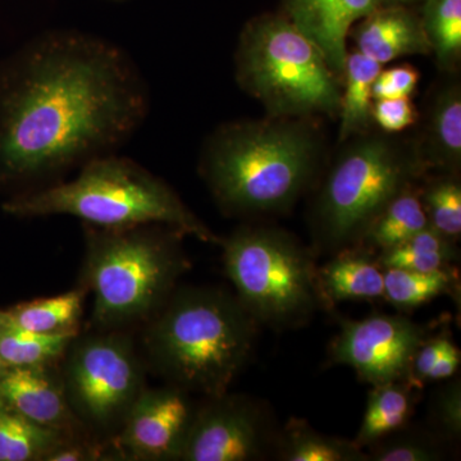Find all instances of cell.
I'll return each instance as SVG.
<instances>
[{"label":"cell","mask_w":461,"mask_h":461,"mask_svg":"<svg viewBox=\"0 0 461 461\" xmlns=\"http://www.w3.org/2000/svg\"><path fill=\"white\" fill-rule=\"evenodd\" d=\"M149 107L144 76L114 42L77 30L35 36L0 59V187L30 193L114 153Z\"/></svg>","instance_id":"cell-1"},{"label":"cell","mask_w":461,"mask_h":461,"mask_svg":"<svg viewBox=\"0 0 461 461\" xmlns=\"http://www.w3.org/2000/svg\"><path fill=\"white\" fill-rule=\"evenodd\" d=\"M323 157L318 118L267 115L217 127L199 169L223 213L258 217L290 211L320 180Z\"/></svg>","instance_id":"cell-2"},{"label":"cell","mask_w":461,"mask_h":461,"mask_svg":"<svg viewBox=\"0 0 461 461\" xmlns=\"http://www.w3.org/2000/svg\"><path fill=\"white\" fill-rule=\"evenodd\" d=\"M148 321L144 346L156 371L205 397L229 393L251 359L260 326L238 297L209 287L175 291Z\"/></svg>","instance_id":"cell-3"},{"label":"cell","mask_w":461,"mask_h":461,"mask_svg":"<svg viewBox=\"0 0 461 461\" xmlns=\"http://www.w3.org/2000/svg\"><path fill=\"white\" fill-rule=\"evenodd\" d=\"M3 209L20 218L71 215L105 229L163 224L208 244L222 242L167 182L114 153L85 163L72 181L12 196Z\"/></svg>","instance_id":"cell-4"},{"label":"cell","mask_w":461,"mask_h":461,"mask_svg":"<svg viewBox=\"0 0 461 461\" xmlns=\"http://www.w3.org/2000/svg\"><path fill=\"white\" fill-rule=\"evenodd\" d=\"M342 144L315 184L311 230L320 253L359 247L388 203L429 172L415 139L405 140L372 129Z\"/></svg>","instance_id":"cell-5"},{"label":"cell","mask_w":461,"mask_h":461,"mask_svg":"<svg viewBox=\"0 0 461 461\" xmlns=\"http://www.w3.org/2000/svg\"><path fill=\"white\" fill-rule=\"evenodd\" d=\"M84 287L94 295L93 323L118 330L149 321L189 269L184 233L163 224L105 229L85 224Z\"/></svg>","instance_id":"cell-6"},{"label":"cell","mask_w":461,"mask_h":461,"mask_svg":"<svg viewBox=\"0 0 461 461\" xmlns=\"http://www.w3.org/2000/svg\"><path fill=\"white\" fill-rule=\"evenodd\" d=\"M236 80L273 117H338L342 80L320 48L284 14L249 21L240 35Z\"/></svg>","instance_id":"cell-7"},{"label":"cell","mask_w":461,"mask_h":461,"mask_svg":"<svg viewBox=\"0 0 461 461\" xmlns=\"http://www.w3.org/2000/svg\"><path fill=\"white\" fill-rule=\"evenodd\" d=\"M221 247L236 297L260 326L296 329L323 308L314 251L286 230L242 226Z\"/></svg>","instance_id":"cell-8"},{"label":"cell","mask_w":461,"mask_h":461,"mask_svg":"<svg viewBox=\"0 0 461 461\" xmlns=\"http://www.w3.org/2000/svg\"><path fill=\"white\" fill-rule=\"evenodd\" d=\"M63 373L67 400L83 426L121 429L144 391V372L131 339L118 330L76 339Z\"/></svg>","instance_id":"cell-9"},{"label":"cell","mask_w":461,"mask_h":461,"mask_svg":"<svg viewBox=\"0 0 461 461\" xmlns=\"http://www.w3.org/2000/svg\"><path fill=\"white\" fill-rule=\"evenodd\" d=\"M280 429L260 400L230 393L206 397L198 406L181 460L273 459Z\"/></svg>","instance_id":"cell-10"},{"label":"cell","mask_w":461,"mask_h":461,"mask_svg":"<svg viewBox=\"0 0 461 461\" xmlns=\"http://www.w3.org/2000/svg\"><path fill=\"white\" fill-rule=\"evenodd\" d=\"M330 342V363L353 368L372 386L402 381L427 330L402 315L373 314L366 320L339 321Z\"/></svg>","instance_id":"cell-11"},{"label":"cell","mask_w":461,"mask_h":461,"mask_svg":"<svg viewBox=\"0 0 461 461\" xmlns=\"http://www.w3.org/2000/svg\"><path fill=\"white\" fill-rule=\"evenodd\" d=\"M177 386L140 393L124 418L114 447L132 460H181L198 406Z\"/></svg>","instance_id":"cell-12"},{"label":"cell","mask_w":461,"mask_h":461,"mask_svg":"<svg viewBox=\"0 0 461 461\" xmlns=\"http://www.w3.org/2000/svg\"><path fill=\"white\" fill-rule=\"evenodd\" d=\"M284 16L320 48L332 71L344 75L348 33L379 0H282Z\"/></svg>","instance_id":"cell-13"},{"label":"cell","mask_w":461,"mask_h":461,"mask_svg":"<svg viewBox=\"0 0 461 461\" xmlns=\"http://www.w3.org/2000/svg\"><path fill=\"white\" fill-rule=\"evenodd\" d=\"M50 366H8L0 375V400L26 418L71 436L78 426L63 382Z\"/></svg>","instance_id":"cell-14"},{"label":"cell","mask_w":461,"mask_h":461,"mask_svg":"<svg viewBox=\"0 0 461 461\" xmlns=\"http://www.w3.org/2000/svg\"><path fill=\"white\" fill-rule=\"evenodd\" d=\"M348 38L357 50L379 65L408 56H429L420 14L405 5H382L355 23Z\"/></svg>","instance_id":"cell-15"},{"label":"cell","mask_w":461,"mask_h":461,"mask_svg":"<svg viewBox=\"0 0 461 461\" xmlns=\"http://www.w3.org/2000/svg\"><path fill=\"white\" fill-rule=\"evenodd\" d=\"M429 169L459 175L461 168V86L447 81L430 98L423 131L415 139Z\"/></svg>","instance_id":"cell-16"},{"label":"cell","mask_w":461,"mask_h":461,"mask_svg":"<svg viewBox=\"0 0 461 461\" xmlns=\"http://www.w3.org/2000/svg\"><path fill=\"white\" fill-rule=\"evenodd\" d=\"M318 287L324 306L345 300L384 297V269L372 251L362 247L345 249L317 269Z\"/></svg>","instance_id":"cell-17"},{"label":"cell","mask_w":461,"mask_h":461,"mask_svg":"<svg viewBox=\"0 0 461 461\" xmlns=\"http://www.w3.org/2000/svg\"><path fill=\"white\" fill-rule=\"evenodd\" d=\"M381 69L382 65L357 50L348 54L339 100V144L371 131L375 126L372 87Z\"/></svg>","instance_id":"cell-18"},{"label":"cell","mask_w":461,"mask_h":461,"mask_svg":"<svg viewBox=\"0 0 461 461\" xmlns=\"http://www.w3.org/2000/svg\"><path fill=\"white\" fill-rule=\"evenodd\" d=\"M420 390L405 379L373 386L355 444L366 448L409 424L420 399Z\"/></svg>","instance_id":"cell-19"},{"label":"cell","mask_w":461,"mask_h":461,"mask_svg":"<svg viewBox=\"0 0 461 461\" xmlns=\"http://www.w3.org/2000/svg\"><path fill=\"white\" fill-rule=\"evenodd\" d=\"M273 459L282 461H369L354 441L318 432L305 420L291 418L278 433Z\"/></svg>","instance_id":"cell-20"},{"label":"cell","mask_w":461,"mask_h":461,"mask_svg":"<svg viewBox=\"0 0 461 461\" xmlns=\"http://www.w3.org/2000/svg\"><path fill=\"white\" fill-rule=\"evenodd\" d=\"M86 288L78 287L58 296L32 300L3 312L5 323L38 333L77 332L84 313Z\"/></svg>","instance_id":"cell-21"},{"label":"cell","mask_w":461,"mask_h":461,"mask_svg":"<svg viewBox=\"0 0 461 461\" xmlns=\"http://www.w3.org/2000/svg\"><path fill=\"white\" fill-rule=\"evenodd\" d=\"M429 227L418 194V185L395 196L366 230L359 247L369 251H386L402 244Z\"/></svg>","instance_id":"cell-22"},{"label":"cell","mask_w":461,"mask_h":461,"mask_svg":"<svg viewBox=\"0 0 461 461\" xmlns=\"http://www.w3.org/2000/svg\"><path fill=\"white\" fill-rule=\"evenodd\" d=\"M68 438L71 436L35 423L0 400V461L44 460Z\"/></svg>","instance_id":"cell-23"},{"label":"cell","mask_w":461,"mask_h":461,"mask_svg":"<svg viewBox=\"0 0 461 461\" xmlns=\"http://www.w3.org/2000/svg\"><path fill=\"white\" fill-rule=\"evenodd\" d=\"M375 260L382 268H402L415 272H438L453 269L459 260L456 241L445 238L432 227H427L411 239L386 251Z\"/></svg>","instance_id":"cell-24"},{"label":"cell","mask_w":461,"mask_h":461,"mask_svg":"<svg viewBox=\"0 0 461 461\" xmlns=\"http://www.w3.org/2000/svg\"><path fill=\"white\" fill-rule=\"evenodd\" d=\"M77 332L38 333L5 323L0 327V359L12 368L50 366L66 354Z\"/></svg>","instance_id":"cell-25"},{"label":"cell","mask_w":461,"mask_h":461,"mask_svg":"<svg viewBox=\"0 0 461 461\" xmlns=\"http://www.w3.org/2000/svg\"><path fill=\"white\" fill-rule=\"evenodd\" d=\"M421 25L430 54L442 71L455 74L461 62V0H423Z\"/></svg>","instance_id":"cell-26"},{"label":"cell","mask_w":461,"mask_h":461,"mask_svg":"<svg viewBox=\"0 0 461 461\" xmlns=\"http://www.w3.org/2000/svg\"><path fill=\"white\" fill-rule=\"evenodd\" d=\"M384 269V297L399 311H411L445 294L455 293L459 281L456 269L415 272L402 268Z\"/></svg>","instance_id":"cell-27"},{"label":"cell","mask_w":461,"mask_h":461,"mask_svg":"<svg viewBox=\"0 0 461 461\" xmlns=\"http://www.w3.org/2000/svg\"><path fill=\"white\" fill-rule=\"evenodd\" d=\"M450 446L429 426L412 429L406 424L368 446L366 454L375 461H439L447 459Z\"/></svg>","instance_id":"cell-28"},{"label":"cell","mask_w":461,"mask_h":461,"mask_svg":"<svg viewBox=\"0 0 461 461\" xmlns=\"http://www.w3.org/2000/svg\"><path fill=\"white\" fill-rule=\"evenodd\" d=\"M429 227L457 241L461 235V184L459 175L439 173L418 186Z\"/></svg>","instance_id":"cell-29"},{"label":"cell","mask_w":461,"mask_h":461,"mask_svg":"<svg viewBox=\"0 0 461 461\" xmlns=\"http://www.w3.org/2000/svg\"><path fill=\"white\" fill-rule=\"evenodd\" d=\"M448 381V379H447ZM429 427L451 445L461 437V384L448 381L430 397Z\"/></svg>","instance_id":"cell-30"},{"label":"cell","mask_w":461,"mask_h":461,"mask_svg":"<svg viewBox=\"0 0 461 461\" xmlns=\"http://www.w3.org/2000/svg\"><path fill=\"white\" fill-rule=\"evenodd\" d=\"M372 118L379 131L396 135L417 124L420 114L411 98L377 99L373 102Z\"/></svg>","instance_id":"cell-31"},{"label":"cell","mask_w":461,"mask_h":461,"mask_svg":"<svg viewBox=\"0 0 461 461\" xmlns=\"http://www.w3.org/2000/svg\"><path fill=\"white\" fill-rule=\"evenodd\" d=\"M420 78V71L411 65L381 69L373 83V100L411 98L417 91Z\"/></svg>","instance_id":"cell-32"},{"label":"cell","mask_w":461,"mask_h":461,"mask_svg":"<svg viewBox=\"0 0 461 461\" xmlns=\"http://www.w3.org/2000/svg\"><path fill=\"white\" fill-rule=\"evenodd\" d=\"M453 342L448 335H439L436 338H426L421 341L412 357L409 366L406 381L412 386L421 388L429 382V375L433 366L444 355L447 346Z\"/></svg>","instance_id":"cell-33"},{"label":"cell","mask_w":461,"mask_h":461,"mask_svg":"<svg viewBox=\"0 0 461 461\" xmlns=\"http://www.w3.org/2000/svg\"><path fill=\"white\" fill-rule=\"evenodd\" d=\"M107 453H103V446L77 442L75 439H66L50 451L44 461H89L103 459Z\"/></svg>","instance_id":"cell-34"},{"label":"cell","mask_w":461,"mask_h":461,"mask_svg":"<svg viewBox=\"0 0 461 461\" xmlns=\"http://www.w3.org/2000/svg\"><path fill=\"white\" fill-rule=\"evenodd\" d=\"M460 363L461 354L459 348L454 342H451L447 348H446L444 355L439 357L438 362L436 363V366L430 371L429 382L447 381V379L453 378L456 372L459 371Z\"/></svg>","instance_id":"cell-35"},{"label":"cell","mask_w":461,"mask_h":461,"mask_svg":"<svg viewBox=\"0 0 461 461\" xmlns=\"http://www.w3.org/2000/svg\"><path fill=\"white\" fill-rule=\"evenodd\" d=\"M412 2H420V0H379V5H408Z\"/></svg>","instance_id":"cell-36"},{"label":"cell","mask_w":461,"mask_h":461,"mask_svg":"<svg viewBox=\"0 0 461 461\" xmlns=\"http://www.w3.org/2000/svg\"><path fill=\"white\" fill-rule=\"evenodd\" d=\"M8 366H5V362H3L2 359H0V375H2L3 372L5 371V369H7Z\"/></svg>","instance_id":"cell-37"},{"label":"cell","mask_w":461,"mask_h":461,"mask_svg":"<svg viewBox=\"0 0 461 461\" xmlns=\"http://www.w3.org/2000/svg\"><path fill=\"white\" fill-rule=\"evenodd\" d=\"M3 324V312H0V327H2Z\"/></svg>","instance_id":"cell-38"}]
</instances>
